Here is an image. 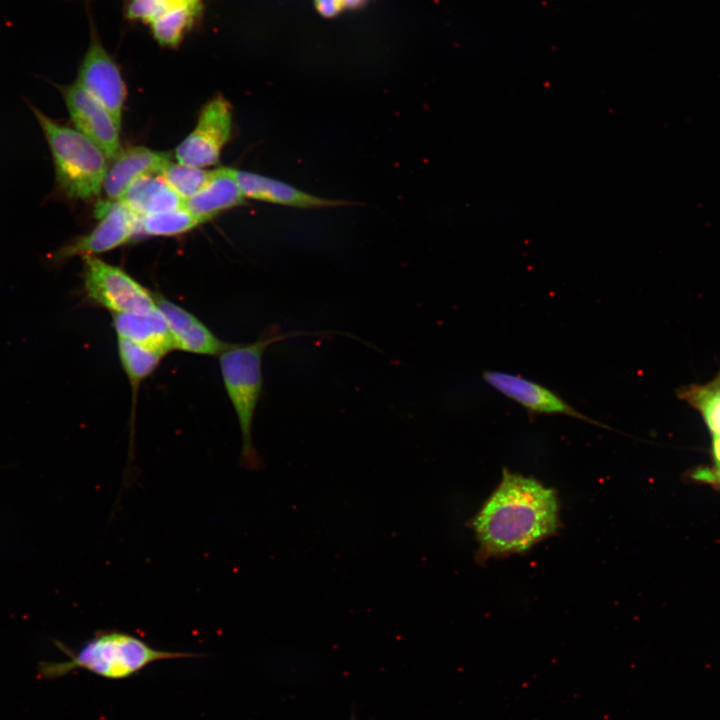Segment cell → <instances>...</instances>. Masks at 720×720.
Wrapping results in <instances>:
<instances>
[{"mask_svg": "<svg viewBox=\"0 0 720 720\" xmlns=\"http://www.w3.org/2000/svg\"><path fill=\"white\" fill-rule=\"evenodd\" d=\"M200 222L184 207L138 217V234L172 236L185 233Z\"/></svg>", "mask_w": 720, "mask_h": 720, "instance_id": "obj_18", "label": "cell"}, {"mask_svg": "<svg viewBox=\"0 0 720 720\" xmlns=\"http://www.w3.org/2000/svg\"><path fill=\"white\" fill-rule=\"evenodd\" d=\"M169 162V152L155 151L144 146L121 150L106 172L103 183L106 197L109 201L119 200L133 180L143 175H161Z\"/></svg>", "mask_w": 720, "mask_h": 720, "instance_id": "obj_13", "label": "cell"}, {"mask_svg": "<svg viewBox=\"0 0 720 720\" xmlns=\"http://www.w3.org/2000/svg\"><path fill=\"white\" fill-rule=\"evenodd\" d=\"M694 477L698 480L702 481H709V482H718L720 483V464H718V467L715 471H711L708 469H702L695 473Z\"/></svg>", "mask_w": 720, "mask_h": 720, "instance_id": "obj_23", "label": "cell"}, {"mask_svg": "<svg viewBox=\"0 0 720 720\" xmlns=\"http://www.w3.org/2000/svg\"><path fill=\"white\" fill-rule=\"evenodd\" d=\"M300 334L303 333L280 334L272 329L252 343L229 344L219 354L224 387L241 431V461L249 469H258L262 464L253 444L252 425L263 391V354L271 344Z\"/></svg>", "mask_w": 720, "mask_h": 720, "instance_id": "obj_3", "label": "cell"}, {"mask_svg": "<svg viewBox=\"0 0 720 720\" xmlns=\"http://www.w3.org/2000/svg\"><path fill=\"white\" fill-rule=\"evenodd\" d=\"M558 526L555 492L507 469L473 520L481 552L486 556L523 552L554 533Z\"/></svg>", "mask_w": 720, "mask_h": 720, "instance_id": "obj_1", "label": "cell"}, {"mask_svg": "<svg viewBox=\"0 0 720 720\" xmlns=\"http://www.w3.org/2000/svg\"><path fill=\"white\" fill-rule=\"evenodd\" d=\"M199 2L200 0H128L127 16L151 24L174 7Z\"/></svg>", "mask_w": 720, "mask_h": 720, "instance_id": "obj_21", "label": "cell"}, {"mask_svg": "<svg viewBox=\"0 0 720 720\" xmlns=\"http://www.w3.org/2000/svg\"><path fill=\"white\" fill-rule=\"evenodd\" d=\"M713 454H714V458L717 462V465L720 464V435H714Z\"/></svg>", "mask_w": 720, "mask_h": 720, "instance_id": "obj_24", "label": "cell"}, {"mask_svg": "<svg viewBox=\"0 0 720 720\" xmlns=\"http://www.w3.org/2000/svg\"><path fill=\"white\" fill-rule=\"evenodd\" d=\"M246 198L296 208H327L352 205V202L328 199L298 189L291 184L257 173L232 169Z\"/></svg>", "mask_w": 720, "mask_h": 720, "instance_id": "obj_12", "label": "cell"}, {"mask_svg": "<svg viewBox=\"0 0 720 720\" xmlns=\"http://www.w3.org/2000/svg\"><path fill=\"white\" fill-rule=\"evenodd\" d=\"M76 82L98 100L121 127L126 86L118 65L104 49L93 29Z\"/></svg>", "mask_w": 720, "mask_h": 720, "instance_id": "obj_8", "label": "cell"}, {"mask_svg": "<svg viewBox=\"0 0 720 720\" xmlns=\"http://www.w3.org/2000/svg\"><path fill=\"white\" fill-rule=\"evenodd\" d=\"M50 148L56 181L72 199L98 196L108 169L104 152L80 131L62 125L31 107Z\"/></svg>", "mask_w": 720, "mask_h": 720, "instance_id": "obj_4", "label": "cell"}, {"mask_svg": "<svg viewBox=\"0 0 720 720\" xmlns=\"http://www.w3.org/2000/svg\"><path fill=\"white\" fill-rule=\"evenodd\" d=\"M482 378L490 387L519 404L530 415L561 414L605 429H612L581 413L547 387L521 375L484 371Z\"/></svg>", "mask_w": 720, "mask_h": 720, "instance_id": "obj_9", "label": "cell"}, {"mask_svg": "<svg viewBox=\"0 0 720 720\" xmlns=\"http://www.w3.org/2000/svg\"><path fill=\"white\" fill-rule=\"evenodd\" d=\"M319 13L325 17L337 15L344 7L343 0H314Z\"/></svg>", "mask_w": 720, "mask_h": 720, "instance_id": "obj_22", "label": "cell"}, {"mask_svg": "<svg viewBox=\"0 0 720 720\" xmlns=\"http://www.w3.org/2000/svg\"><path fill=\"white\" fill-rule=\"evenodd\" d=\"M156 304L168 324L174 350L198 355H219L229 344L220 340L194 314L163 297L155 294Z\"/></svg>", "mask_w": 720, "mask_h": 720, "instance_id": "obj_11", "label": "cell"}, {"mask_svg": "<svg viewBox=\"0 0 720 720\" xmlns=\"http://www.w3.org/2000/svg\"><path fill=\"white\" fill-rule=\"evenodd\" d=\"M232 168L215 169L213 177L194 196L184 202V207L199 222L204 223L220 212L245 203Z\"/></svg>", "mask_w": 720, "mask_h": 720, "instance_id": "obj_15", "label": "cell"}, {"mask_svg": "<svg viewBox=\"0 0 720 720\" xmlns=\"http://www.w3.org/2000/svg\"><path fill=\"white\" fill-rule=\"evenodd\" d=\"M119 201L138 216L169 211L184 205V200L160 174L143 175L133 180Z\"/></svg>", "mask_w": 720, "mask_h": 720, "instance_id": "obj_16", "label": "cell"}, {"mask_svg": "<svg viewBox=\"0 0 720 720\" xmlns=\"http://www.w3.org/2000/svg\"><path fill=\"white\" fill-rule=\"evenodd\" d=\"M365 0H343L345 7L356 8L360 6Z\"/></svg>", "mask_w": 720, "mask_h": 720, "instance_id": "obj_25", "label": "cell"}, {"mask_svg": "<svg viewBox=\"0 0 720 720\" xmlns=\"http://www.w3.org/2000/svg\"><path fill=\"white\" fill-rule=\"evenodd\" d=\"M112 326L118 339L166 355L174 350L173 339L165 317L157 306L112 315Z\"/></svg>", "mask_w": 720, "mask_h": 720, "instance_id": "obj_14", "label": "cell"}, {"mask_svg": "<svg viewBox=\"0 0 720 720\" xmlns=\"http://www.w3.org/2000/svg\"><path fill=\"white\" fill-rule=\"evenodd\" d=\"M117 347L135 401L141 383L157 369L164 355L123 339H118Z\"/></svg>", "mask_w": 720, "mask_h": 720, "instance_id": "obj_17", "label": "cell"}, {"mask_svg": "<svg viewBox=\"0 0 720 720\" xmlns=\"http://www.w3.org/2000/svg\"><path fill=\"white\" fill-rule=\"evenodd\" d=\"M67 659L57 662H41L38 673L41 678L56 679L83 669L106 679H125L150 664L172 659L199 657V654L159 650L130 633L104 629L95 632L77 651L55 642Z\"/></svg>", "mask_w": 720, "mask_h": 720, "instance_id": "obj_2", "label": "cell"}, {"mask_svg": "<svg viewBox=\"0 0 720 720\" xmlns=\"http://www.w3.org/2000/svg\"><path fill=\"white\" fill-rule=\"evenodd\" d=\"M96 215L101 219L88 234L80 236L56 251L52 260L61 264L75 256H95L115 249L138 234V215L121 201L100 203Z\"/></svg>", "mask_w": 720, "mask_h": 720, "instance_id": "obj_7", "label": "cell"}, {"mask_svg": "<svg viewBox=\"0 0 720 720\" xmlns=\"http://www.w3.org/2000/svg\"><path fill=\"white\" fill-rule=\"evenodd\" d=\"M214 173L215 169L208 170L171 161L163 169L161 176L185 202L199 192Z\"/></svg>", "mask_w": 720, "mask_h": 720, "instance_id": "obj_20", "label": "cell"}, {"mask_svg": "<svg viewBox=\"0 0 720 720\" xmlns=\"http://www.w3.org/2000/svg\"><path fill=\"white\" fill-rule=\"evenodd\" d=\"M199 7V4H189L169 10L151 23L154 38L162 46H177L198 14Z\"/></svg>", "mask_w": 720, "mask_h": 720, "instance_id": "obj_19", "label": "cell"}, {"mask_svg": "<svg viewBox=\"0 0 720 720\" xmlns=\"http://www.w3.org/2000/svg\"><path fill=\"white\" fill-rule=\"evenodd\" d=\"M59 88L75 128L113 160L121 148L120 126L112 115L78 82Z\"/></svg>", "mask_w": 720, "mask_h": 720, "instance_id": "obj_10", "label": "cell"}, {"mask_svg": "<svg viewBox=\"0 0 720 720\" xmlns=\"http://www.w3.org/2000/svg\"><path fill=\"white\" fill-rule=\"evenodd\" d=\"M231 129V104L221 95L212 98L203 106L193 131L176 148L177 161L200 168L215 165Z\"/></svg>", "mask_w": 720, "mask_h": 720, "instance_id": "obj_6", "label": "cell"}, {"mask_svg": "<svg viewBox=\"0 0 720 720\" xmlns=\"http://www.w3.org/2000/svg\"><path fill=\"white\" fill-rule=\"evenodd\" d=\"M83 284L86 298L115 313L157 306L155 294L118 266L96 256H84Z\"/></svg>", "mask_w": 720, "mask_h": 720, "instance_id": "obj_5", "label": "cell"}]
</instances>
